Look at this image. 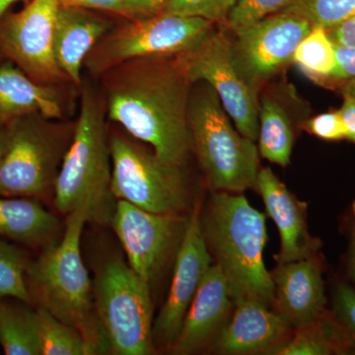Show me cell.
<instances>
[{
  "instance_id": "obj_1",
  "label": "cell",
  "mask_w": 355,
  "mask_h": 355,
  "mask_svg": "<svg viewBox=\"0 0 355 355\" xmlns=\"http://www.w3.org/2000/svg\"><path fill=\"white\" fill-rule=\"evenodd\" d=\"M98 80L108 121L150 146L166 162L188 164L193 154L188 121L193 83L176 55L130 60Z\"/></svg>"
},
{
  "instance_id": "obj_2",
  "label": "cell",
  "mask_w": 355,
  "mask_h": 355,
  "mask_svg": "<svg viewBox=\"0 0 355 355\" xmlns=\"http://www.w3.org/2000/svg\"><path fill=\"white\" fill-rule=\"evenodd\" d=\"M78 98L76 130L55 180L53 200L64 216L84 209L89 222L110 224L116 200L112 193L106 102L99 84L89 79L81 84Z\"/></svg>"
},
{
  "instance_id": "obj_3",
  "label": "cell",
  "mask_w": 355,
  "mask_h": 355,
  "mask_svg": "<svg viewBox=\"0 0 355 355\" xmlns=\"http://www.w3.org/2000/svg\"><path fill=\"white\" fill-rule=\"evenodd\" d=\"M88 222L86 209L67 216L64 236L28 263L27 282L33 298L60 321L80 331L87 354L110 352L96 312L94 292L81 254V236Z\"/></svg>"
},
{
  "instance_id": "obj_4",
  "label": "cell",
  "mask_w": 355,
  "mask_h": 355,
  "mask_svg": "<svg viewBox=\"0 0 355 355\" xmlns=\"http://www.w3.org/2000/svg\"><path fill=\"white\" fill-rule=\"evenodd\" d=\"M200 227L212 260L227 279L235 301L254 299L273 307L275 287L263 261L266 216L243 193L214 191L200 211Z\"/></svg>"
},
{
  "instance_id": "obj_5",
  "label": "cell",
  "mask_w": 355,
  "mask_h": 355,
  "mask_svg": "<svg viewBox=\"0 0 355 355\" xmlns=\"http://www.w3.org/2000/svg\"><path fill=\"white\" fill-rule=\"evenodd\" d=\"M188 121L193 154L212 191L243 193L254 188L261 169L258 146L233 128L209 84L191 86Z\"/></svg>"
},
{
  "instance_id": "obj_6",
  "label": "cell",
  "mask_w": 355,
  "mask_h": 355,
  "mask_svg": "<svg viewBox=\"0 0 355 355\" xmlns=\"http://www.w3.org/2000/svg\"><path fill=\"white\" fill-rule=\"evenodd\" d=\"M76 123L30 114L4 127L0 196L39 200L53 191Z\"/></svg>"
},
{
  "instance_id": "obj_7",
  "label": "cell",
  "mask_w": 355,
  "mask_h": 355,
  "mask_svg": "<svg viewBox=\"0 0 355 355\" xmlns=\"http://www.w3.org/2000/svg\"><path fill=\"white\" fill-rule=\"evenodd\" d=\"M93 292L110 354H153L150 286L140 279L128 261L116 254L103 261L96 272Z\"/></svg>"
},
{
  "instance_id": "obj_8",
  "label": "cell",
  "mask_w": 355,
  "mask_h": 355,
  "mask_svg": "<svg viewBox=\"0 0 355 355\" xmlns=\"http://www.w3.org/2000/svg\"><path fill=\"white\" fill-rule=\"evenodd\" d=\"M112 193L147 211L184 214L190 190L184 167L162 160L151 147L118 130L110 135Z\"/></svg>"
},
{
  "instance_id": "obj_9",
  "label": "cell",
  "mask_w": 355,
  "mask_h": 355,
  "mask_svg": "<svg viewBox=\"0 0 355 355\" xmlns=\"http://www.w3.org/2000/svg\"><path fill=\"white\" fill-rule=\"evenodd\" d=\"M214 32V23L198 17L158 14L114 25L88 53L83 67L96 80L110 69L137 58L179 55Z\"/></svg>"
},
{
  "instance_id": "obj_10",
  "label": "cell",
  "mask_w": 355,
  "mask_h": 355,
  "mask_svg": "<svg viewBox=\"0 0 355 355\" xmlns=\"http://www.w3.org/2000/svg\"><path fill=\"white\" fill-rule=\"evenodd\" d=\"M191 83L203 81L216 90L238 132L258 141L260 103L256 90L238 69L233 43L224 33L212 32L193 50L176 55Z\"/></svg>"
},
{
  "instance_id": "obj_11",
  "label": "cell",
  "mask_w": 355,
  "mask_h": 355,
  "mask_svg": "<svg viewBox=\"0 0 355 355\" xmlns=\"http://www.w3.org/2000/svg\"><path fill=\"white\" fill-rule=\"evenodd\" d=\"M60 0H28L0 18V55L44 85L72 84L58 67L53 33Z\"/></svg>"
},
{
  "instance_id": "obj_12",
  "label": "cell",
  "mask_w": 355,
  "mask_h": 355,
  "mask_svg": "<svg viewBox=\"0 0 355 355\" xmlns=\"http://www.w3.org/2000/svg\"><path fill=\"white\" fill-rule=\"evenodd\" d=\"M184 214L147 211L118 200L110 222L127 254L128 263L149 286L176 257L188 225Z\"/></svg>"
},
{
  "instance_id": "obj_13",
  "label": "cell",
  "mask_w": 355,
  "mask_h": 355,
  "mask_svg": "<svg viewBox=\"0 0 355 355\" xmlns=\"http://www.w3.org/2000/svg\"><path fill=\"white\" fill-rule=\"evenodd\" d=\"M312 26L295 14L279 12L237 30L233 43L236 64L256 90L293 60Z\"/></svg>"
},
{
  "instance_id": "obj_14",
  "label": "cell",
  "mask_w": 355,
  "mask_h": 355,
  "mask_svg": "<svg viewBox=\"0 0 355 355\" xmlns=\"http://www.w3.org/2000/svg\"><path fill=\"white\" fill-rule=\"evenodd\" d=\"M212 257L200 227V207L196 203L176 254L171 286L153 322V342L171 347L183 324L187 311L212 266Z\"/></svg>"
},
{
  "instance_id": "obj_15",
  "label": "cell",
  "mask_w": 355,
  "mask_h": 355,
  "mask_svg": "<svg viewBox=\"0 0 355 355\" xmlns=\"http://www.w3.org/2000/svg\"><path fill=\"white\" fill-rule=\"evenodd\" d=\"M79 89L73 84L44 85L9 60L0 62V128L30 114L53 120L69 119Z\"/></svg>"
},
{
  "instance_id": "obj_16",
  "label": "cell",
  "mask_w": 355,
  "mask_h": 355,
  "mask_svg": "<svg viewBox=\"0 0 355 355\" xmlns=\"http://www.w3.org/2000/svg\"><path fill=\"white\" fill-rule=\"evenodd\" d=\"M234 306V295L227 279L220 268L212 263L170 347L172 354H193L212 343L227 323Z\"/></svg>"
},
{
  "instance_id": "obj_17",
  "label": "cell",
  "mask_w": 355,
  "mask_h": 355,
  "mask_svg": "<svg viewBox=\"0 0 355 355\" xmlns=\"http://www.w3.org/2000/svg\"><path fill=\"white\" fill-rule=\"evenodd\" d=\"M270 275L275 287L273 307L291 328L313 323L326 312L323 270L317 254L277 263Z\"/></svg>"
},
{
  "instance_id": "obj_18",
  "label": "cell",
  "mask_w": 355,
  "mask_h": 355,
  "mask_svg": "<svg viewBox=\"0 0 355 355\" xmlns=\"http://www.w3.org/2000/svg\"><path fill=\"white\" fill-rule=\"evenodd\" d=\"M254 188L265 203L266 211L277 224L280 235L277 263L309 258L318 254L321 241L308 230V205L300 202L270 168L259 171Z\"/></svg>"
},
{
  "instance_id": "obj_19",
  "label": "cell",
  "mask_w": 355,
  "mask_h": 355,
  "mask_svg": "<svg viewBox=\"0 0 355 355\" xmlns=\"http://www.w3.org/2000/svg\"><path fill=\"white\" fill-rule=\"evenodd\" d=\"M291 329L282 315L268 306L254 299H237L227 323L212 340L214 350L227 355L272 354L284 345Z\"/></svg>"
},
{
  "instance_id": "obj_20",
  "label": "cell",
  "mask_w": 355,
  "mask_h": 355,
  "mask_svg": "<svg viewBox=\"0 0 355 355\" xmlns=\"http://www.w3.org/2000/svg\"><path fill=\"white\" fill-rule=\"evenodd\" d=\"M116 25L100 11L60 4L55 18L53 51L58 67L70 83L80 88L84 60Z\"/></svg>"
},
{
  "instance_id": "obj_21",
  "label": "cell",
  "mask_w": 355,
  "mask_h": 355,
  "mask_svg": "<svg viewBox=\"0 0 355 355\" xmlns=\"http://www.w3.org/2000/svg\"><path fill=\"white\" fill-rule=\"evenodd\" d=\"M58 220L38 200L0 196V237L29 246L50 241Z\"/></svg>"
},
{
  "instance_id": "obj_22",
  "label": "cell",
  "mask_w": 355,
  "mask_h": 355,
  "mask_svg": "<svg viewBox=\"0 0 355 355\" xmlns=\"http://www.w3.org/2000/svg\"><path fill=\"white\" fill-rule=\"evenodd\" d=\"M355 354L354 345L333 313L326 311L319 319L296 329L293 338L272 354L331 355Z\"/></svg>"
},
{
  "instance_id": "obj_23",
  "label": "cell",
  "mask_w": 355,
  "mask_h": 355,
  "mask_svg": "<svg viewBox=\"0 0 355 355\" xmlns=\"http://www.w3.org/2000/svg\"><path fill=\"white\" fill-rule=\"evenodd\" d=\"M259 153L270 162L286 167L291 163L294 135L284 107L263 97L259 110Z\"/></svg>"
},
{
  "instance_id": "obj_24",
  "label": "cell",
  "mask_w": 355,
  "mask_h": 355,
  "mask_svg": "<svg viewBox=\"0 0 355 355\" xmlns=\"http://www.w3.org/2000/svg\"><path fill=\"white\" fill-rule=\"evenodd\" d=\"M0 345L7 355H41L37 310L0 299Z\"/></svg>"
},
{
  "instance_id": "obj_25",
  "label": "cell",
  "mask_w": 355,
  "mask_h": 355,
  "mask_svg": "<svg viewBox=\"0 0 355 355\" xmlns=\"http://www.w3.org/2000/svg\"><path fill=\"white\" fill-rule=\"evenodd\" d=\"M293 60L313 80L328 81L335 67V44L327 30L313 27L294 53Z\"/></svg>"
},
{
  "instance_id": "obj_26",
  "label": "cell",
  "mask_w": 355,
  "mask_h": 355,
  "mask_svg": "<svg viewBox=\"0 0 355 355\" xmlns=\"http://www.w3.org/2000/svg\"><path fill=\"white\" fill-rule=\"evenodd\" d=\"M37 315L41 355L87 354L83 336L76 328L60 321L41 306Z\"/></svg>"
},
{
  "instance_id": "obj_27",
  "label": "cell",
  "mask_w": 355,
  "mask_h": 355,
  "mask_svg": "<svg viewBox=\"0 0 355 355\" xmlns=\"http://www.w3.org/2000/svg\"><path fill=\"white\" fill-rule=\"evenodd\" d=\"M29 261L24 253L12 244L0 240V299L14 298L32 302L27 282Z\"/></svg>"
},
{
  "instance_id": "obj_28",
  "label": "cell",
  "mask_w": 355,
  "mask_h": 355,
  "mask_svg": "<svg viewBox=\"0 0 355 355\" xmlns=\"http://www.w3.org/2000/svg\"><path fill=\"white\" fill-rule=\"evenodd\" d=\"M282 12L295 14L312 27L327 30L355 15V0H293Z\"/></svg>"
},
{
  "instance_id": "obj_29",
  "label": "cell",
  "mask_w": 355,
  "mask_h": 355,
  "mask_svg": "<svg viewBox=\"0 0 355 355\" xmlns=\"http://www.w3.org/2000/svg\"><path fill=\"white\" fill-rule=\"evenodd\" d=\"M238 0H168L159 14L198 17L226 23Z\"/></svg>"
},
{
  "instance_id": "obj_30",
  "label": "cell",
  "mask_w": 355,
  "mask_h": 355,
  "mask_svg": "<svg viewBox=\"0 0 355 355\" xmlns=\"http://www.w3.org/2000/svg\"><path fill=\"white\" fill-rule=\"evenodd\" d=\"M293 0H238L229 15L227 25L233 31L282 12Z\"/></svg>"
},
{
  "instance_id": "obj_31",
  "label": "cell",
  "mask_w": 355,
  "mask_h": 355,
  "mask_svg": "<svg viewBox=\"0 0 355 355\" xmlns=\"http://www.w3.org/2000/svg\"><path fill=\"white\" fill-rule=\"evenodd\" d=\"M333 313L354 345L355 352V288L338 282L334 289Z\"/></svg>"
},
{
  "instance_id": "obj_32",
  "label": "cell",
  "mask_w": 355,
  "mask_h": 355,
  "mask_svg": "<svg viewBox=\"0 0 355 355\" xmlns=\"http://www.w3.org/2000/svg\"><path fill=\"white\" fill-rule=\"evenodd\" d=\"M304 128L315 137L324 140L347 139V132L340 113L329 112L306 121Z\"/></svg>"
},
{
  "instance_id": "obj_33",
  "label": "cell",
  "mask_w": 355,
  "mask_h": 355,
  "mask_svg": "<svg viewBox=\"0 0 355 355\" xmlns=\"http://www.w3.org/2000/svg\"><path fill=\"white\" fill-rule=\"evenodd\" d=\"M335 67L328 81L345 83L355 79V48L335 44Z\"/></svg>"
},
{
  "instance_id": "obj_34",
  "label": "cell",
  "mask_w": 355,
  "mask_h": 355,
  "mask_svg": "<svg viewBox=\"0 0 355 355\" xmlns=\"http://www.w3.org/2000/svg\"><path fill=\"white\" fill-rule=\"evenodd\" d=\"M60 4L67 6L83 7L91 10L120 16L128 19V11L125 0H60Z\"/></svg>"
},
{
  "instance_id": "obj_35",
  "label": "cell",
  "mask_w": 355,
  "mask_h": 355,
  "mask_svg": "<svg viewBox=\"0 0 355 355\" xmlns=\"http://www.w3.org/2000/svg\"><path fill=\"white\" fill-rule=\"evenodd\" d=\"M168 0H125L128 19L147 18L158 15Z\"/></svg>"
},
{
  "instance_id": "obj_36",
  "label": "cell",
  "mask_w": 355,
  "mask_h": 355,
  "mask_svg": "<svg viewBox=\"0 0 355 355\" xmlns=\"http://www.w3.org/2000/svg\"><path fill=\"white\" fill-rule=\"evenodd\" d=\"M327 33L334 44L355 48V15L327 29Z\"/></svg>"
},
{
  "instance_id": "obj_37",
  "label": "cell",
  "mask_w": 355,
  "mask_h": 355,
  "mask_svg": "<svg viewBox=\"0 0 355 355\" xmlns=\"http://www.w3.org/2000/svg\"><path fill=\"white\" fill-rule=\"evenodd\" d=\"M343 106L338 110V113L345 125L347 139L355 142V98L345 93H343Z\"/></svg>"
},
{
  "instance_id": "obj_38",
  "label": "cell",
  "mask_w": 355,
  "mask_h": 355,
  "mask_svg": "<svg viewBox=\"0 0 355 355\" xmlns=\"http://www.w3.org/2000/svg\"><path fill=\"white\" fill-rule=\"evenodd\" d=\"M347 275L352 284L355 286V203L354 207V218H352V229H350V238L349 251H347Z\"/></svg>"
},
{
  "instance_id": "obj_39",
  "label": "cell",
  "mask_w": 355,
  "mask_h": 355,
  "mask_svg": "<svg viewBox=\"0 0 355 355\" xmlns=\"http://www.w3.org/2000/svg\"><path fill=\"white\" fill-rule=\"evenodd\" d=\"M19 1L27 2L28 0H0V18L9 10V8H10L14 3Z\"/></svg>"
},
{
  "instance_id": "obj_40",
  "label": "cell",
  "mask_w": 355,
  "mask_h": 355,
  "mask_svg": "<svg viewBox=\"0 0 355 355\" xmlns=\"http://www.w3.org/2000/svg\"><path fill=\"white\" fill-rule=\"evenodd\" d=\"M342 89L343 93H345V94L352 95V97L355 98V79L354 80L349 81V83L343 84Z\"/></svg>"
},
{
  "instance_id": "obj_41",
  "label": "cell",
  "mask_w": 355,
  "mask_h": 355,
  "mask_svg": "<svg viewBox=\"0 0 355 355\" xmlns=\"http://www.w3.org/2000/svg\"><path fill=\"white\" fill-rule=\"evenodd\" d=\"M4 146V132L3 128H0V156H1L2 150Z\"/></svg>"
}]
</instances>
